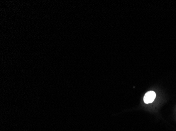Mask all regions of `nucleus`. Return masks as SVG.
Listing matches in <instances>:
<instances>
[{
    "label": "nucleus",
    "instance_id": "1",
    "mask_svg": "<svg viewBox=\"0 0 176 131\" xmlns=\"http://www.w3.org/2000/svg\"><path fill=\"white\" fill-rule=\"evenodd\" d=\"M156 95L155 93L153 91H148L146 93L143 98V101L146 104L152 103L155 99Z\"/></svg>",
    "mask_w": 176,
    "mask_h": 131
}]
</instances>
